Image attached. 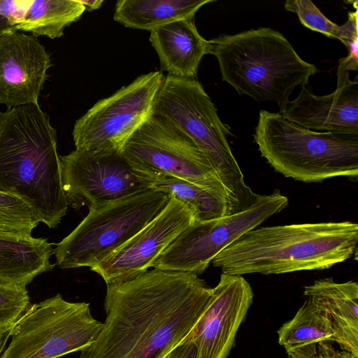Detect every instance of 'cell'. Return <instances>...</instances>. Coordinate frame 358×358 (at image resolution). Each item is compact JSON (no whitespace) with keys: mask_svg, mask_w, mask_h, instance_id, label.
Listing matches in <instances>:
<instances>
[{"mask_svg":"<svg viewBox=\"0 0 358 358\" xmlns=\"http://www.w3.org/2000/svg\"><path fill=\"white\" fill-rule=\"evenodd\" d=\"M211 294L195 273L157 268L107 285L106 320L79 358H165L189 336Z\"/></svg>","mask_w":358,"mask_h":358,"instance_id":"cell-1","label":"cell"},{"mask_svg":"<svg viewBox=\"0 0 358 358\" xmlns=\"http://www.w3.org/2000/svg\"><path fill=\"white\" fill-rule=\"evenodd\" d=\"M0 192L22 199L49 228L66 214L57 131L39 104L0 113Z\"/></svg>","mask_w":358,"mask_h":358,"instance_id":"cell-2","label":"cell"},{"mask_svg":"<svg viewBox=\"0 0 358 358\" xmlns=\"http://www.w3.org/2000/svg\"><path fill=\"white\" fill-rule=\"evenodd\" d=\"M358 225L350 221L262 227L222 250L211 262L223 274H281L323 270L357 255Z\"/></svg>","mask_w":358,"mask_h":358,"instance_id":"cell-3","label":"cell"},{"mask_svg":"<svg viewBox=\"0 0 358 358\" xmlns=\"http://www.w3.org/2000/svg\"><path fill=\"white\" fill-rule=\"evenodd\" d=\"M222 80L240 95L271 101L283 112L294 90L306 85L317 68L296 53L279 31L259 27L208 41Z\"/></svg>","mask_w":358,"mask_h":358,"instance_id":"cell-4","label":"cell"},{"mask_svg":"<svg viewBox=\"0 0 358 358\" xmlns=\"http://www.w3.org/2000/svg\"><path fill=\"white\" fill-rule=\"evenodd\" d=\"M253 137L262 157L286 178L303 182L357 179L358 136L314 131L280 113L261 110Z\"/></svg>","mask_w":358,"mask_h":358,"instance_id":"cell-5","label":"cell"},{"mask_svg":"<svg viewBox=\"0 0 358 358\" xmlns=\"http://www.w3.org/2000/svg\"><path fill=\"white\" fill-rule=\"evenodd\" d=\"M152 113L179 126L203 152L226 191L231 215L257 201L260 194L246 185L227 141L229 128L221 121L210 97L196 78L164 76Z\"/></svg>","mask_w":358,"mask_h":358,"instance_id":"cell-6","label":"cell"},{"mask_svg":"<svg viewBox=\"0 0 358 358\" xmlns=\"http://www.w3.org/2000/svg\"><path fill=\"white\" fill-rule=\"evenodd\" d=\"M169 199L168 194L147 189L89 210L56 245L57 265L66 269L94 266L157 217Z\"/></svg>","mask_w":358,"mask_h":358,"instance_id":"cell-7","label":"cell"},{"mask_svg":"<svg viewBox=\"0 0 358 358\" xmlns=\"http://www.w3.org/2000/svg\"><path fill=\"white\" fill-rule=\"evenodd\" d=\"M102 327L90 303L57 294L29 306L11 328V341L0 358H58L91 345Z\"/></svg>","mask_w":358,"mask_h":358,"instance_id":"cell-8","label":"cell"},{"mask_svg":"<svg viewBox=\"0 0 358 358\" xmlns=\"http://www.w3.org/2000/svg\"><path fill=\"white\" fill-rule=\"evenodd\" d=\"M121 154L137 175L177 177L227 195L201 148L179 126L162 116L151 113Z\"/></svg>","mask_w":358,"mask_h":358,"instance_id":"cell-9","label":"cell"},{"mask_svg":"<svg viewBox=\"0 0 358 358\" xmlns=\"http://www.w3.org/2000/svg\"><path fill=\"white\" fill-rule=\"evenodd\" d=\"M287 204V197L277 191L260 194L255 203L237 213L194 222L162 252L153 267L202 274L222 250L285 209Z\"/></svg>","mask_w":358,"mask_h":358,"instance_id":"cell-10","label":"cell"},{"mask_svg":"<svg viewBox=\"0 0 358 358\" xmlns=\"http://www.w3.org/2000/svg\"><path fill=\"white\" fill-rule=\"evenodd\" d=\"M164 76L161 71L141 75L94 103L74 124L72 136L76 149L121 152L152 113Z\"/></svg>","mask_w":358,"mask_h":358,"instance_id":"cell-11","label":"cell"},{"mask_svg":"<svg viewBox=\"0 0 358 358\" xmlns=\"http://www.w3.org/2000/svg\"><path fill=\"white\" fill-rule=\"evenodd\" d=\"M63 189L75 210L102 206L147 189L121 152L74 150L59 156Z\"/></svg>","mask_w":358,"mask_h":358,"instance_id":"cell-12","label":"cell"},{"mask_svg":"<svg viewBox=\"0 0 358 358\" xmlns=\"http://www.w3.org/2000/svg\"><path fill=\"white\" fill-rule=\"evenodd\" d=\"M194 222L191 208L170 195L168 204L157 217L90 270L99 274L106 285L133 280L153 267L162 252Z\"/></svg>","mask_w":358,"mask_h":358,"instance_id":"cell-13","label":"cell"},{"mask_svg":"<svg viewBox=\"0 0 358 358\" xmlns=\"http://www.w3.org/2000/svg\"><path fill=\"white\" fill-rule=\"evenodd\" d=\"M252 301V289L243 276L221 274L206 310L186 338L195 345L196 358L228 357Z\"/></svg>","mask_w":358,"mask_h":358,"instance_id":"cell-14","label":"cell"},{"mask_svg":"<svg viewBox=\"0 0 358 358\" xmlns=\"http://www.w3.org/2000/svg\"><path fill=\"white\" fill-rule=\"evenodd\" d=\"M50 54L38 37L12 29L0 34V103L7 109L38 105L48 70Z\"/></svg>","mask_w":358,"mask_h":358,"instance_id":"cell-15","label":"cell"},{"mask_svg":"<svg viewBox=\"0 0 358 358\" xmlns=\"http://www.w3.org/2000/svg\"><path fill=\"white\" fill-rule=\"evenodd\" d=\"M290 101L282 115L305 129L358 136V82L349 72L337 70L336 90L327 95L312 93L307 85Z\"/></svg>","mask_w":358,"mask_h":358,"instance_id":"cell-16","label":"cell"},{"mask_svg":"<svg viewBox=\"0 0 358 358\" xmlns=\"http://www.w3.org/2000/svg\"><path fill=\"white\" fill-rule=\"evenodd\" d=\"M303 294L327 317L334 333V341L358 357L357 282H336L331 278L317 280L304 287Z\"/></svg>","mask_w":358,"mask_h":358,"instance_id":"cell-17","label":"cell"},{"mask_svg":"<svg viewBox=\"0 0 358 358\" xmlns=\"http://www.w3.org/2000/svg\"><path fill=\"white\" fill-rule=\"evenodd\" d=\"M167 75L195 78L203 57L208 54V41L198 31L194 18L171 22L150 31L149 38Z\"/></svg>","mask_w":358,"mask_h":358,"instance_id":"cell-18","label":"cell"},{"mask_svg":"<svg viewBox=\"0 0 358 358\" xmlns=\"http://www.w3.org/2000/svg\"><path fill=\"white\" fill-rule=\"evenodd\" d=\"M52 244L45 238L0 236V284L26 287L55 264Z\"/></svg>","mask_w":358,"mask_h":358,"instance_id":"cell-19","label":"cell"},{"mask_svg":"<svg viewBox=\"0 0 358 358\" xmlns=\"http://www.w3.org/2000/svg\"><path fill=\"white\" fill-rule=\"evenodd\" d=\"M215 0H119L113 19L127 28L153 31L171 22L194 18Z\"/></svg>","mask_w":358,"mask_h":358,"instance_id":"cell-20","label":"cell"},{"mask_svg":"<svg viewBox=\"0 0 358 358\" xmlns=\"http://www.w3.org/2000/svg\"><path fill=\"white\" fill-rule=\"evenodd\" d=\"M138 176L148 188L173 195L187 204L194 213V222L231 215L227 196L222 192L171 176Z\"/></svg>","mask_w":358,"mask_h":358,"instance_id":"cell-21","label":"cell"},{"mask_svg":"<svg viewBox=\"0 0 358 358\" xmlns=\"http://www.w3.org/2000/svg\"><path fill=\"white\" fill-rule=\"evenodd\" d=\"M85 11L78 0H29L20 23L14 31H28L51 39L64 35L66 27L80 20Z\"/></svg>","mask_w":358,"mask_h":358,"instance_id":"cell-22","label":"cell"},{"mask_svg":"<svg viewBox=\"0 0 358 358\" xmlns=\"http://www.w3.org/2000/svg\"><path fill=\"white\" fill-rule=\"evenodd\" d=\"M278 343L287 353L322 341H334V333L327 317L307 298L293 318L278 330Z\"/></svg>","mask_w":358,"mask_h":358,"instance_id":"cell-23","label":"cell"},{"mask_svg":"<svg viewBox=\"0 0 358 358\" xmlns=\"http://www.w3.org/2000/svg\"><path fill=\"white\" fill-rule=\"evenodd\" d=\"M41 222L31 208L20 198L0 192V236L27 238Z\"/></svg>","mask_w":358,"mask_h":358,"instance_id":"cell-24","label":"cell"},{"mask_svg":"<svg viewBox=\"0 0 358 358\" xmlns=\"http://www.w3.org/2000/svg\"><path fill=\"white\" fill-rule=\"evenodd\" d=\"M285 8L297 15L301 23L308 29L343 42L348 25L341 26L329 20L310 0H287Z\"/></svg>","mask_w":358,"mask_h":358,"instance_id":"cell-25","label":"cell"},{"mask_svg":"<svg viewBox=\"0 0 358 358\" xmlns=\"http://www.w3.org/2000/svg\"><path fill=\"white\" fill-rule=\"evenodd\" d=\"M30 305L26 287L0 284V333L11 329Z\"/></svg>","mask_w":358,"mask_h":358,"instance_id":"cell-26","label":"cell"},{"mask_svg":"<svg viewBox=\"0 0 358 358\" xmlns=\"http://www.w3.org/2000/svg\"><path fill=\"white\" fill-rule=\"evenodd\" d=\"M289 358H358L345 350H338L328 341L306 345L287 354Z\"/></svg>","mask_w":358,"mask_h":358,"instance_id":"cell-27","label":"cell"},{"mask_svg":"<svg viewBox=\"0 0 358 358\" xmlns=\"http://www.w3.org/2000/svg\"><path fill=\"white\" fill-rule=\"evenodd\" d=\"M28 1L29 0H0V17L8 22L11 29L20 23Z\"/></svg>","mask_w":358,"mask_h":358,"instance_id":"cell-28","label":"cell"},{"mask_svg":"<svg viewBox=\"0 0 358 358\" xmlns=\"http://www.w3.org/2000/svg\"><path fill=\"white\" fill-rule=\"evenodd\" d=\"M197 352L192 342L185 339L171 351L165 358H196Z\"/></svg>","mask_w":358,"mask_h":358,"instance_id":"cell-29","label":"cell"},{"mask_svg":"<svg viewBox=\"0 0 358 358\" xmlns=\"http://www.w3.org/2000/svg\"><path fill=\"white\" fill-rule=\"evenodd\" d=\"M80 3H81L85 10L88 11H92L94 10L99 9L102 3H103V0H78Z\"/></svg>","mask_w":358,"mask_h":358,"instance_id":"cell-30","label":"cell"},{"mask_svg":"<svg viewBox=\"0 0 358 358\" xmlns=\"http://www.w3.org/2000/svg\"><path fill=\"white\" fill-rule=\"evenodd\" d=\"M10 329L6 331H3L0 333V356L4 348L6 347V344L10 338Z\"/></svg>","mask_w":358,"mask_h":358,"instance_id":"cell-31","label":"cell"},{"mask_svg":"<svg viewBox=\"0 0 358 358\" xmlns=\"http://www.w3.org/2000/svg\"><path fill=\"white\" fill-rule=\"evenodd\" d=\"M10 29L11 27L9 25L8 22L3 17H0V34Z\"/></svg>","mask_w":358,"mask_h":358,"instance_id":"cell-32","label":"cell"},{"mask_svg":"<svg viewBox=\"0 0 358 358\" xmlns=\"http://www.w3.org/2000/svg\"><path fill=\"white\" fill-rule=\"evenodd\" d=\"M1 113V112H0Z\"/></svg>","mask_w":358,"mask_h":358,"instance_id":"cell-33","label":"cell"}]
</instances>
